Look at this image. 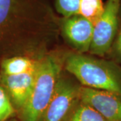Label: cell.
Masks as SVG:
<instances>
[{"label":"cell","instance_id":"1","mask_svg":"<svg viewBox=\"0 0 121 121\" xmlns=\"http://www.w3.org/2000/svg\"><path fill=\"white\" fill-rule=\"evenodd\" d=\"M60 20L48 0H0V63L17 56L43 59L59 42Z\"/></svg>","mask_w":121,"mask_h":121},{"label":"cell","instance_id":"2","mask_svg":"<svg viewBox=\"0 0 121 121\" xmlns=\"http://www.w3.org/2000/svg\"><path fill=\"white\" fill-rule=\"evenodd\" d=\"M64 69L82 86L108 91L121 97V67L114 61L77 52H68Z\"/></svg>","mask_w":121,"mask_h":121},{"label":"cell","instance_id":"3","mask_svg":"<svg viewBox=\"0 0 121 121\" xmlns=\"http://www.w3.org/2000/svg\"><path fill=\"white\" fill-rule=\"evenodd\" d=\"M65 56V52L54 50L40 61L32 93L17 114L19 121H39L63 73Z\"/></svg>","mask_w":121,"mask_h":121},{"label":"cell","instance_id":"4","mask_svg":"<svg viewBox=\"0 0 121 121\" xmlns=\"http://www.w3.org/2000/svg\"><path fill=\"white\" fill-rule=\"evenodd\" d=\"M121 0H108L104 12L94 25L92 42L89 52L104 56L111 49L117 34Z\"/></svg>","mask_w":121,"mask_h":121},{"label":"cell","instance_id":"5","mask_svg":"<svg viewBox=\"0 0 121 121\" xmlns=\"http://www.w3.org/2000/svg\"><path fill=\"white\" fill-rule=\"evenodd\" d=\"M82 86L62 73L47 107L39 121H63L80 98Z\"/></svg>","mask_w":121,"mask_h":121},{"label":"cell","instance_id":"6","mask_svg":"<svg viewBox=\"0 0 121 121\" xmlns=\"http://www.w3.org/2000/svg\"><path fill=\"white\" fill-rule=\"evenodd\" d=\"M94 25L80 14L60 17V35L76 52H89L94 35Z\"/></svg>","mask_w":121,"mask_h":121},{"label":"cell","instance_id":"7","mask_svg":"<svg viewBox=\"0 0 121 121\" xmlns=\"http://www.w3.org/2000/svg\"><path fill=\"white\" fill-rule=\"evenodd\" d=\"M39 65L23 73L0 75V86L7 93L17 115L26 105L32 93Z\"/></svg>","mask_w":121,"mask_h":121},{"label":"cell","instance_id":"8","mask_svg":"<svg viewBox=\"0 0 121 121\" xmlns=\"http://www.w3.org/2000/svg\"><path fill=\"white\" fill-rule=\"evenodd\" d=\"M80 99L94 108L106 121H121V97L116 94L82 86Z\"/></svg>","mask_w":121,"mask_h":121},{"label":"cell","instance_id":"9","mask_svg":"<svg viewBox=\"0 0 121 121\" xmlns=\"http://www.w3.org/2000/svg\"><path fill=\"white\" fill-rule=\"evenodd\" d=\"M41 60L24 56L9 58L0 63V75H12L28 72L38 66Z\"/></svg>","mask_w":121,"mask_h":121},{"label":"cell","instance_id":"10","mask_svg":"<svg viewBox=\"0 0 121 121\" xmlns=\"http://www.w3.org/2000/svg\"><path fill=\"white\" fill-rule=\"evenodd\" d=\"M63 121H106L90 105L78 99L70 109Z\"/></svg>","mask_w":121,"mask_h":121},{"label":"cell","instance_id":"11","mask_svg":"<svg viewBox=\"0 0 121 121\" xmlns=\"http://www.w3.org/2000/svg\"><path fill=\"white\" fill-rule=\"evenodd\" d=\"M102 0H81L79 14L95 25L104 12Z\"/></svg>","mask_w":121,"mask_h":121},{"label":"cell","instance_id":"12","mask_svg":"<svg viewBox=\"0 0 121 121\" xmlns=\"http://www.w3.org/2000/svg\"><path fill=\"white\" fill-rule=\"evenodd\" d=\"M81 0H55L56 12L63 17H68L79 14Z\"/></svg>","mask_w":121,"mask_h":121},{"label":"cell","instance_id":"13","mask_svg":"<svg viewBox=\"0 0 121 121\" xmlns=\"http://www.w3.org/2000/svg\"><path fill=\"white\" fill-rule=\"evenodd\" d=\"M15 117H17L16 112L7 93L0 86V121H8Z\"/></svg>","mask_w":121,"mask_h":121},{"label":"cell","instance_id":"14","mask_svg":"<svg viewBox=\"0 0 121 121\" xmlns=\"http://www.w3.org/2000/svg\"><path fill=\"white\" fill-rule=\"evenodd\" d=\"M114 49L117 53V56L121 59V26L118 35L114 44Z\"/></svg>","mask_w":121,"mask_h":121},{"label":"cell","instance_id":"15","mask_svg":"<svg viewBox=\"0 0 121 121\" xmlns=\"http://www.w3.org/2000/svg\"><path fill=\"white\" fill-rule=\"evenodd\" d=\"M8 121H19V120H18V119H17V118H16L14 117V118H12L9 119Z\"/></svg>","mask_w":121,"mask_h":121}]
</instances>
